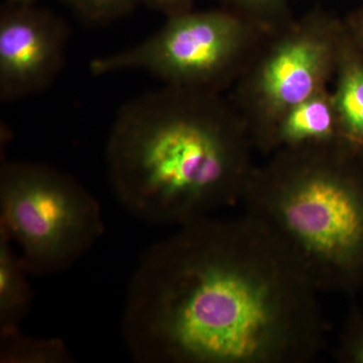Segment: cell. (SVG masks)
<instances>
[{"label":"cell","mask_w":363,"mask_h":363,"mask_svg":"<svg viewBox=\"0 0 363 363\" xmlns=\"http://www.w3.org/2000/svg\"><path fill=\"white\" fill-rule=\"evenodd\" d=\"M339 357L354 363H363V321L351 324L344 335Z\"/></svg>","instance_id":"13"},{"label":"cell","mask_w":363,"mask_h":363,"mask_svg":"<svg viewBox=\"0 0 363 363\" xmlns=\"http://www.w3.org/2000/svg\"><path fill=\"white\" fill-rule=\"evenodd\" d=\"M138 0H67L72 9L92 23H108L133 9Z\"/></svg>","instance_id":"12"},{"label":"cell","mask_w":363,"mask_h":363,"mask_svg":"<svg viewBox=\"0 0 363 363\" xmlns=\"http://www.w3.org/2000/svg\"><path fill=\"white\" fill-rule=\"evenodd\" d=\"M60 339L30 337L21 328L0 332V362L4 363L74 362Z\"/></svg>","instance_id":"9"},{"label":"cell","mask_w":363,"mask_h":363,"mask_svg":"<svg viewBox=\"0 0 363 363\" xmlns=\"http://www.w3.org/2000/svg\"><path fill=\"white\" fill-rule=\"evenodd\" d=\"M240 6L253 7V9H264L272 7L279 4V0H234Z\"/></svg>","instance_id":"15"},{"label":"cell","mask_w":363,"mask_h":363,"mask_svg":"<svg viewBox=\"0 0 363 363\" xmlns=\"http://www.w3.org/2000/svg\"><path fill=\"white\" fill-rule=\"evenodd\" d=\"M240 23L224 13H183L169 16L159 32L140 44L94 59L93 75L147 72L173 87L203 82L218 75L235 54Z\"/></svg>","instance_id":"5"},{"label":"cell","mask_w":363,"mask_h":363,"mask_svg":"<svg viewBox=\"0 0 363 363\" xmlns=\"http://www.w3.org/2000/svg\"><path fill=\"white\" fill-rule=\"evenodd\" d=\"M333 131L330 107L320 98H310L293 107L281 126V138L292 145L326 140Z\"/></svg>","instance_id":"10"},{"label":"cell","mask_w":363,"mask_h":363,"mask_svg":"<svg viewBox=\"0 0 363 363\" xmlns=\"http://www.w3.org/2000/svg\"><path fill=\"white\" fill-rule=\"evenodd\" d=\"M37 1H39V0H6V4H9V6H33Z\"/></svg>","instance_id":"16"},{"label":"cell","mask_w":363,"mask_h":363,"mask_svg":"<svg viewBox=\"0 0 363 363\" xmlns=\"http://www.w3.org/2000/svg\"><path fill=\"white\" fill-rule=\"evenodd\" d=\"M104 230L99 203L75 178L39 162H2L0 233L30 274L70 269Z\"/></svg>","instance_id":"4"},{"label":"cell","mask_w":363,"mask_h":363,"mask_svg":"<svg viewBox=\"0 0 363 363\" xmlns=\"http://www.w3.org/2000/svg\"><path fill=\"white\" fill-rule=\"evenodd\" d=\"M316 293L252 217H204L140 257L124 343L143 363L309 362L326 332Z\"/></svg>","instance_id":"1"},{"label":"cell","mask_w":363,"mask_h":363,"mask_svg":"<svg viewBox=\"0 0 363 363\" xmlns=\"http://www.w3.org/2000/svg\"><path fill=\"white\" fill-rule=\"evenodd\" d=\"M66 26L33 6H9L0 14V99L38 94L54 82L64 64Z\"/></svg>","instance_id":"6"},{"label":"cell","mask_w":363,"mask_h":363,"mask_svg":"<svg viewBox=\"0 0 363 363\" xmlns=\"http://www.w3.org/2000/svg\"><path fill=\"white\" fill-rule=\"evenodd\" d=\"M152 9L166 13L168 16L186 13L191 0H145Z\"/></svg>","instance_id":"14"},{"label":"cell","mask_w":363,"mask_h":363,"mask_svg":"<svg viewBox=\"0 0 363 363\" xmlns=\"http://www.w3.org/2000/svg\"><path fill=\"white\" fill-rule=\"evenodd\" d=\"M245 214L271 234L317 292L363 283V183L327 162L248 185Z\"/></svg>","instance_id":"3"},{"label":"cell","mask_w":363,"mask_h":363,"mask_svg":"<svg viewBox=\"0 0 363 363\" xmlns=\"http://www.w3.org/2000/svg\"><path fill=\"white\" fill-rule=\"evenodd\" d=\"M337 107L351 135L363 140V68L348 69L337 95Z\"/></svg>","instance_id":"11"},{"label":"cell","mask_w":363,"mask_h":363,"mask_svg":"<svg viewBox=\"0 0 363 363\" xmlns=\"http://www.w3.org/2000/svg\"><path fill=\"white\" fill-rule=\"evenodd\" d=\"M30 272L6 234L0 233V332L21 328L33 302Z\"/></svg>","instance_id":"8"},{"label":"cell","mask_w":363,"mask_h":363,"mask_svg":"<svg viewBox=\"0 0 363 363\" xmlns=\"http://www.w3.org/2000/svg\"><path fill=\"white\" fill-rule=\"evenodd\" d=\"M325 51L311 40H300L281 48L262 75V88L278 107H293L312 98L316 90Z\"/></svg>","instance_id":"7"},{"label":"cell","mask_w":363,"mask_h":363,"mask_svg":"<svg viewBox=\"0 0 363 363\" xmlns=\"http://www.w3.org/2000/svg\"><path fill=\"white\" fill-rule=\"evenodd\" d=\"M177 87L152 91L119 109L106 145L117 200L138 218L182 226L245 197L240 149L213 117Z\"/></svg>","instance_id":"2"}]
</instances>
